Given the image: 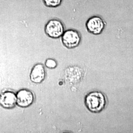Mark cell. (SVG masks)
Listing matches in <instances>:
<instances>
[{"mask_svg": "<svg viewBox=\"0 0 133 133\" xmlns=\"http://www.w3.org/2000/svg\"><path fill=\"white\" fill-rule=\"evenodd\" d=\"M17 105L23 108H28L35 101V96L31 90L22 89L18 91L16 94Z\"/></svg>", "mask_w": 133, "mask_h": 133, "instance_id": "cell-5", "label": "cell"}, {"mask_svg": "<svg viewBox=\"0 0 133 133\" xmlns=\"http://www.w3.org/2000/svg\"><path fill=\"white\" fill-rule=\"evenodd\" d=\"M45 33L49 38H58L65 32V27L62 21L58 19L49 20L45 25Z\"/></svg>", "mask_w": 133, "mask_h": 133, "instance_id": "cell-2", "label": "cell"}, {"mask_svg": "<svg viewBox=\"0 0 133 133\" xmlns=\"http://www.w3.org/2000/svg\"><path fill=\"white\" fill-rule=\"evenodd\" d=\"M45 65L48 69H55L57 66V63L54 59L49 58L45 62Z\"/></svg>", "mask_w": 133, "mask_h": 133, "instance_id": "cell-9", "label": "cell"}, {"mask_svg": "<svg viewBox=\"0 0 133 133\" xmlns=\"http://www.w3.org/2000/svg\"><path fill=\"white\" fill-rule=\"evenodd\" d=\"M85 104L90 111L99 113L104 109L107 105L106 97L100 91H92L85 98Z\"/></svg>", "mask_w": 133, "mask_h": 133, "instance_id": "cell-1", "label": "cell"}, {"mask_svg": "<svg viewBox=\"0 0 133 133\" xmlns=\"http://www.w3.org/2000/svg\"><path fill=\"white\" fill-rule=\"evenodd\" d=\"M61 37L63 45L69 49H72L78 46L81 39L80 34L74 29L65 31Z\"/></svg>", "mask_w": 133, "mask_h": 133, "instance_id": "cell-3", "label": "cell"}, {"mask_svg": "<svg viewBox=\"0 0 133 133\" xmlns=\"http://www.w3.org/2000/svg\"><path fill=\"white\" fill-rule=\"evenodd\" d=\"M0 104L5 109H10L14 108L17 104L16 94L10 91L3 92L0 96Z\"/></svg>", "mask_w": 133, "mask_h": 133, "instance_id": "cell-7", "label": "cell"}, {"mask_svg": "<svg viewBox=\"0 0 133 133\" xmlns=\"http://www.w3.org/2000/svg\"><path fill=\"white\" fill-rule=\"evenodd\" d=\"M105 27L104 19L99 16H93L87 20L86 27L90 33L98 35L102 33Z\"/></svg>", "mask_w": 133, "mask_h": 133, "instance_id": "cell-4", "label": "cell"}, {"mask_svg": "<svg viewBox=\"0 0 133 133\" xmlns=\"http://www.w3.org/2000/svg\"><path fill=\"white\" fill-rule=\"evenodd\" d=\"M63 0H43L44 5L48 8H57L62 4Z\"/></svg>", "mask_w": 133, "mask_h": 133, "instance_id": "cell-8", "label": "cell"}, {"mask_svg": "<svg viewBox=\"0 0 133 133\" xmlns=\"http://www.w3.org/2000/svg\"><path fill=\"white\" fill-rule=\"evenodd\" d=\"M46 77V71L44 66L41 64H37L33 67L30 74L31 81L35 84L42 83Z\"/></svg>", "mask_w": 133, "mask_h": 133, "instance_id": "cell-6", "label": "cell"}]
</instances>
